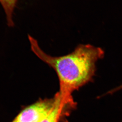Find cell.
<instances>
[{"label": "cell", "instance_id": "8992f818", "mask_svg": "<svg viewBox=\"0 0 122 122\" xmlns=\"http://www.w3.org/2000/svg\"></svg>", "mask_w": 122, "mask_h": 122}, {"label": "cell", "instance_id": "5b68a950", "mask_svg": "<svg viewBox=\"0 0 122 122\" xmlns=\"http://www.w3.org/2000/svg\"><path fill=\"white\" fill-rule=\"evenodd\" d=\"M121 89H122V85L119 86H118V87H117V88H115L114 89L112 90L111 91L109 92V93H110H110H113L114 92H117L118 91L120 90H121Z\"/></svg>", "mask_w": 122, "mask_h": 122}, {"label": "cell", "instance_id": "6da1fadb", "mask_svg": "<svg viewBox=\"0 0 122 122\" xmlns=\"http://www.w3.org/2000/svg\"><path fill=\"white\" fill-rule=\"evenodd\" d=\"M28 38L33 52L55 71L59 81L58 92L63 99L74 104L72 93L92 80L96 62L104 57V51L91 44H79L67 55L53 57L44 52L35 39L30 35Z\"/></svg>", "mask_w": 122, "mask_h": 122}, {"label": "cell", "instance_id": "3957f363", "mask_svg": "<svg viewBox=\"0 0 122 122\" xmlns=\"http://www.w3.org/2000/svg\"><path fill=\"white\" fill-rule=\"evenodd\" d=\"M57 93L58 94V98L56 104L50 113L42 122H59L66 107L67 106H72L68 103L67 104V103L62 99L59 92Z\"/></svg>", "mask_w": 122, "mask_h": 122}, {"label": "cell", "instance_id": "7a4b0ae2", "mask_svg": "<svg viewBox=\"0 0 122 122\" xmlns=\"http://www.w3.org/2000/svg\"><path fill=\"white\" fill-rule=\"evenodd\" d=\"M58 94L50 99L40 100L22 110L12 122H42L57 102Z\"/></svg>", "mask_w": 122, "mask_h": 122}, {"label": "cell", "instance_id": "277c9868", "mask_svg": "<svg viewBox=\"0 0 122 122\" xmlns=\"http://www.w3.org/2000/svg\"><path fill=\"white\" fill-rule=\"evenodd\" d=\"M19 0H0V3L4 10L6 15L7 23L10 27L14 26L13 14Z\"/></svg>", "mask_w": 122, "mask_h": 122}]
</instances>
